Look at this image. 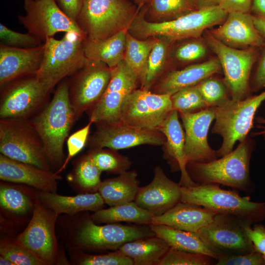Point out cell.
Masks as SVG:
<instances>
[{
    "mask_svg": "<svg viewBox=\"0 0 265 265\" xmlns=\"http://www.w3.org/2000/svg\"><path fill=\"white\" fill-rule=\"evenodd\" d=\"M29 120L42 139L51 166L61 167L64 142L75 122L68 80L58 83L51 101Z\"/></svg>",
    "mask_w": 265,
    "mask_h": 265,
    "instance_id": "1",
    "label": "cell"
},
{
    "mask_svg": "<svg viewBox=\"0 0 265 265\" xmlns=\"http://www.w3.org/2000/svg\"><path fill=\"white\" fill-rule=\"evenodd\" d=\"M256 145L255 140L247 136L235 149L219 159L205 163L188 162L187 172L198 185H222L251 193L255 186L251 179L250 164Z\"/></svg>",
    "mask_w": 265,
    "mask_h": 265,
    "instance_id": "2",
    "label": "cell"
},
{
    "mask_svg": "<svg viewBox=\"0 0 265 265\" xmlns=\"http://www.w3.org/2000/svg\"><path fill=\"white\" fill-rule=\"evenodd\" d=\"M228 13L219 5L195 10L175 19L163 22H150L145 17V8H141L128 32L134 37L145 40L162 36L171 41L200 37L205 30L223 23Z\"/></svg>",
    "mask_w": 265,
    "mask_h": 265,
    "instance_id": "3",
    "label": "cell"
},
{
    "mask_svg": "<svg viewBox=\"0 0 265 265\" xmlns=\"http://www.w3.org/2000/svg\"><path fill=\"white\" fill-rule=\"evenodd\" d=\"M86 37L68 32L60 40L52 37L45 41L42 63L35 77L47 92L50 93L65 78L72 76L86 64L88 59L83 45Z\"/></svg>",
    "mask_w": 265,
    "mask_h": 265,
    "instance_id": "4",
    "label": "cell"
},
{
    "mask_svg": "<svg viewBox=\"0 0 265 265\" xmlns=\"http://www.w3.org/2000/svg\"><path fill=\"white\" fill-rule=\"evenodd\" d=\"M181 201L201 206L216 214L235 216L250 224L265 219V202L251 200L235 190H225L216 184L181 186Z\"/></svg>",
    "mask_w": 265,
    "mask_h": 265,
    "instance_id": "5",
    "label": "cell"
},
{
    "mask_svg": "<svg viewBox=\"0 0 265 265\" xmlns=\"http://www.w3.org/2000/svg\"><path fill=\"white\" fill-rule=\"evenodd\" d=\"M139 9L129 0H84L76 22L87 38L101 40L128 30Z\"/></svg>",
    "mask_w": 265,
    "mask_h": 265,
    "instance_id": "6",
    "label": "cell"
},
{
    "mask_svg": "<svg viewBox=\"0 0 265 265\" xmlns=\"http://www.w3.org/2000/svg\"><path fill=\"white\" fill-rule=\"evenodd\" d=\"M265 101V90L241 100L230 99L215 107V122L211 132L222 138V144L216 150L218 157L231 152L237 142H240L248 136L256 112Z\"/></svg>",
    "mask_w": 265,
    "mask_h": 265,
    "instance_id": "7",
    "label": "cell"
},
{
    "mask_svg": "<svg viewBox=\"0 0 265 265\" xmlns=\"http://www.w3.org/2000/svg\"><path fill=\"white\" fill-rule=\"evenodd\" d=\"M205 39L219 61L231 99L241 100L251 96V72L260 49H238L230 47L214 37L209 31L206 32Z\"/></svg>",
    "mask_w": 265,
    "mask_h": 265,
    "instance_id": "8",
    "label": "cell"
},
{
    "mask_svg": "<svg viewBox=\"0 0 265 265\" xmlns=\"http://www.w3.org/2000/svg\"><path fill=\"white\" fill-rule=\"evenodd\" d=\"M0 154L51 171L44 145L29 119H0Z\"/></svg>",
    "mask_w": 265,
    "mask_h": 265,
    "instance_id": "9",
    "label": "cell"
},
{
    "mask_svg": "<svg viewBox=\"0 0 265 265\" xmlns=\"http://www.w3.org/2000/svg\"><path fill=\"white\" fill-rule=\"evenodd\" d=\"M49 94L35 76L0 85V119H29L44 107Z\"/></svg>",
    "mask_w": 265,
    "mask_h": 265,
    "instance_id": "10",
    "label": "cell"
},
{
    "mask_svg": "<svg viewBox=\"0 0 265 265\" xmlns=\"http://www.w3.org/2000/svg\"><path fill=\"white\" fill-rule=\"evenodd\" d=\"M171 96L141 88L136 89L123 101L119 122L141 129L159 131L173 110Z\"/></svg>",
    "mask_w": 265,
    "mask_h": 265,
    "instance_id": "11",
    "label": "cell"
},
{
    "mask_svg": "<svg viewBox=\"0 0 265 265\" xmlns=\"http://www.w3.org/2000/svg\"><path fill=\"white\" fill-rule=\"evenodd\" d=\"M248 222L238 217L216 214L211 222L197 233L211 251L218 256L246 254L255 251L245 230Z\"/></svg>",
    "mask_w": 265,
    "mask_h": 265,
    "instance_id": "12",
    "label": "cell"
},
{
    "mask_svg": "<svg viewBox=\"0 0 265 265\" xmlns=\"http://www.w3.org/2000/svg\"><path fill=\"white\" fill-rule=\"evenodd\" d=\"M155 236L149 226L118 223L99 225L90 217L83 220L80 226L76 240L78 245L84 250L115 251L127 242Z\"/></svg>",
    "mask_w": 265,
    "mask_h": 265,
    "instance_id": "13",
    "label": "cell"
},
{
    "mask_svg": "<svg viewBox=\"0 0 265 265\" xmlns=\"http://www.w3.org/2000/svg\"><path fill=\"white\" fill-rule=\"evenodd\" d=\"M71 76L69 93L76 122L103 96L111 79V69L104 62L88 60Z\"/></svg>",
    "mask_w": 265,
    "mask_h": 265,
    "instance_id": "14",
    "label": "cell"
},
{
    "mask_svg": "<svg viewBox=\"0 0 265 265\" xmlns=\"http://www.w3.org/2000/svg\"><path fill=\"white\" fill-rule=\"evenodd\" d=\"M26 15L18 16L27 32L45 42L59 32L86 36L77 22L67 16L54 0H24Z\"/></svg>",
    "mask_w": 265,
    "mask_h": 265,
    "instance_id": "15",
    "label": "cell"
},
{
    "mask_svg": "<svg viewBox=\"0 0 265 265\" xmlns=\"http://www.w3.org/2000/svg\"><path fill=\"white\" fill-rule=\"evenodd\" d=\"M111 69L109 84L103 96L88 111L89 121L96 125L119 122L120 112L125 98L140 83L124 59Z\"/></svg>",
    "mask_w": 265,
    "mask_h": 265,
    "instance_id": "16",
    "label": "cell"
},
{
    "mask_svg": "<svg viewBox=\"0 0 265 265\" xmlns=\"http://www.w3.org/2000/svg\"><path fill=\"white\" fill-rule=\"evenodd\" d=\"M58 216L38 199L34 204L33 214L27 226L16 240L46 265L53 264L56 260L54 226Z\"/></svg>",
    "mask_w": 265,
    "mask_h": 265,
    "instance_id": "17",
    "label": "cell"
},
{
    "mask_svg": "<svg viewBox=\"0 0 265 265\" xmlns=\"http://www.w3.org/2000/svg\"><path fill=\"white\" fill-rule=\"evenodd\" d=\"M88 138L90 149H128L142 145L162 146L165 137L159 131L139 128L121 122L96 125Z\"/></svg>",
    "mask_w": 265,
    "mask_h": 265,
    "instance_id": "18",
    "label": "cell"
},
{
    "mask_svg": "<svg viewBox=\"0 0 265 265\" xmlns=\"http://www.w3.org/2000/svg\"><path fill=\"white\" fill-rule=\"evenodd\" d=\"M185 133V154L188 162H208L217 159L208 142V135L215 119V107L191 113H179Z\"/></svg>",
    "mask_w": 265,
    "mask_h": 265,
    "instance_id": "19",
    "label": "cell"
},
{
    "mask_svg": "<svg viewBox=\"0 0 265 265\" xmlns=\"http://www.w3.org/2000/svg\"><path fill=\"white\" fill-rule=\"evenodd\" d=\"M152 181L139 187L134 201L154 216L161 215L181 201V186L169 179L160 166L154 168Z\"/></svg>",
    "mask_w": 265,
    "mask_h": 265,
    "instance_id": "20",
    "label": "cell"
},
{
    "mask_svg": "<svg viewBox=\"0 0 265 265\" xmlns=\"http://www.w3.org/2000/svg\"><path fill=\"white\" fill-rule=\"evenodd\" d=\"M44 50V42L27 48L0 44V85L15 79L35 76L41 65Z\"/></svg>",
    "mask_w": 265,
    "mask_h": 265,
    "instance_id": "21",
    "label": "cell"
},
{
    "mask_svg": "<svg viewBox=\"0 0 265 265\" xmlns=\"http://www.w3.org/2000/svg\"><path fill=\"white\" fill-rule=\"evenodd\" d=\"M159 131L165 137V141L162 145L164 158L170 165L172 172H181L179 185L183 187L198 185L191 179L186 169L187 161L185 154V133L177 110H172L162 123Z\"/></svg>",
    "mask_w": 265,
    "mask_h": 265,
    "instance_id": "22",
    "label": "cell"
},
{
    "mask_svg": "<svg viewBox=\"0 0 265 265\" xmlns=\"http://www.w3.org/2000/svg\"><path fill=\"white\" fill-rule=\"evenodd\" d=\"M209 31L221 42L235 48L260 49L265 45L250 13H229L220 26Z\"/></svg>",
    "mask_w": 265,
    "mask_h": 265,
    "instance_id": "23",
    "label": "cell"
},
{
    "mask_svg": "<svg viewBox=\"0 0 265 265\" xmlns=\"http://www.w3.org/2000/svg\"><path fill=\"white\" fill-rule=\"evenodd\" d=\"M221 71L217 57L187 66L181 70H171L164 74L150 91L157 94L172 95L181 89L196 85Z\"/></svg>",
    "mask_w": 265,
    "mask_h": 265,
    "instance_id": "24",
    "label": "cell"
},
{
    "mask_svg": "<svg viewBox=\"0 0 265 265\" xmlns=\"http://www.w3.org/2000/svg\"><path fill=\"white\" fill-rule=\"evenodd\" d=\"M0 179L27 185L44 191L56 192L57 181L61 177L57 173L11 159L0 154Z\"/></svg>",
    "mask_w": 265,
    "mask_h": 265,
    "instance_id": "25",
    "label": "cell"
},
{
    "mask_svg": "<svg viewBox=\"0 0 265 265\" xmlns=\"http://www.w3.org/2000/svg\"><path fill=\"white\" fill-rule=\"evenodd\" d=\"M216 214L198 205L181 201L163 214L153 216L151 223L197 233L211 222Z\"/></svg>",
    "mask_w": 265,
    "mask_h": 265,
    "instance_id": "26",
    "label": "cell"
},
{
    "mask_svg": "<svg viewBox=\"0 0 265 265\" xmlns=\"http://www.w3.org/2000/svg\"><path fill=\"white\" fill-rule=\"evenodd\" d=\"M38 199L45 207L58 215L61 213L73 215L88 211L95 212L103 209L105 204L98 192L68 196L42 191L39 195Z\"/></svg>",
    "mask_w": 265,
    "mask_h": 265,
    "instance_id": "27",
    "label": "cell"
},
{
    "mask_svg": "<svg viewBox=\"0 0 265 265\" xmlns=\"http://www.w3.org/2000/svg\"><path fill=\"white\" fill-rule=\"evenodd\" d=\"M169 248L165 240L155 236L127 242L117 250L131 259L133 265H158Z\"/></svg>",
    "mask_w": 265,
    "mask_h": 265,
    "instance_id": "28",
    "label": "cell"
},
{
    "mask_svg": "<svg viewBox=\"0 0 265 265\" xmlns=\"http://www.w3.org/2000/svg\"><path fill=\"white\" fill-rule=\"evenodd\" d=\"M127 32L128 30H123L101 40L86 37L83 43L86 57L104 62L110 68L114 67L124 59Z\"/></svg>",
    "mask_w": 265,
    "mask_h": 265,
    "instance_id": "29",
    "label": "cell"
},
{
    "mask_svg": "<svg viewBox=\"0 0 265 265\" xmlns=\"http://www.w3.org/2000/svg\"><path fill=\"white\" fill-rule=\"evenodd\" d=\"M136 171H127L102 181L98 192L110 207L134 201L139 188Z\"/></svg>",
    "mask_w": 265,
    "mask_h": 265,
    "instance_id": "30",
    "label": "cell"
},
{
    "mask_svg": "<svg viewBox=\"0 0 265 265\" xmlns=\"http://www.w3.org/2000/svg\"><path fill=\"white\" fill-rule=\"evenodd\" d=\"M149 226L155 235L166 241L170 247L195 253H203L217 260L218 256L210 250L197 233L186 231L159 224Z\"/></svg>",
    "mask_w": 265,
    "mask_h": 265,
    "instance_id": "31",
    "label": "cell"
},
{
    "mask_svg": "<svg viewBox=\"0 0 265 265\" xmlns=\"http://www.w3.org/2000/svg\"><path fill=\"white\" fill-rule=\"evenodd\" d=\"M153 214L138 206L134 201L102 209L91 215L96 224L119 222L133 223L138 225L151 223Z\"/></svg>",
    "mask_w": 265,
    "mask_h": 265,
    "instance_id": "32",
    "label": "cell"
},
{
    "mask_svg": "<svg viewBox=\"0 0 265 265\" xmlns=\"http://www.w3.org/2000/svg\"><path fill=\"white\" fill-rule=\"evenodd\" d=\"M155 37L145 40L136 38L128 31L124 60L142 84L147 60L155 41Z\"/></svg>",
    "mask_w": 265,
    "mask_h": 265,
    "instance_id": "33",
    "label": "cell"
},
{
    "mask_svg": "<svg viewBox=\"0 0 265 265\" xmlns=\"http://www.w3.org/2000/svg\"><path fill=\"white\" fill-rule=\"evenodd\" d=\"M155 38L154 43L147 60L144 79L140 87L148 90H150L165 74L169 47L172 42L164 37Z\"/></svg>",
    "mask_w": 265,
    "mask_h": 265,
    "instance_id": "34",
    "label": "cell"
},
{
    "mask_svg": "<svg viewBox=\"0 0 265 265\" xmlns=\"http://www.w3.org/2000/svg\"><path fill=\"white\" fill-rule=\"evenodd\" d=\"M145 8V16L156 22L175 19L196 10L190 0H151Z\"/></svg>",
    "mask_w": 265,
    "mask_h": 265,
    "instance_id": "35",
    "label": "cell"
},
{
    "mask_svg": "<svg viewBox=\"0 0 265 265\" xmlns=\"http://www.w3.org/2000/svg\"><path fill=\"white\" fill-rule=\"evenodd\" d=\"M88 154L103 172L120 174L128 171L132 162L130 159L109 148L90 149Z\"/></svg>",
    "mask_w": 265,
    "mask_h": 265,
    "instance_id": "36",
    "label": "cell"
},
{
    "mask_svg": "<svg viewBox=\"0 0 265 265\" xmlns=\"http://www.w3.org/2000/svg\"><path fill=\"white\" fill-rule=\"evenodd\" d=\"M102 171L96 165L87 154L82 157L76 164L74 179L77 185L86 193L98 192L102 183Z\"/></svg>",
    "mask_w": 265,
    "mask_h": 265,
    "instance_id": "37",
    "label": "cell"
},
{
    "mask_svg": "<svg viewBox=\"0 0 265 265\" xmlns=\"http://www.w3.org/2000/svg\"><path fill=\"white\" fill-rule=\"evenodd\" d=\"M171 98L173 109L179 113H194L208 107L197 85L180 90Z\"/></svg>",
    "mask_w": 265,
    "mask_h": 265,
    "instance_id": "38",
    "label": "cell"
},
{
    "mask_svg": "<svg viewBox=\"0 0 265 265\" xmlns=\"http://www.w3.org/2000/svg\"><path fill=\"white\" fill-rule=\"evenodd\" d=\"M197 86L208 107L219 106L231 99L224 80L212 76L204 80Z\"/></svg>",
    "mask_w": 265,
    "mask_h": 265,
    "instance_id": "39",
    "label": "cell"
},
{
    "mask_svg": "<svg viewBox=\"0 0 265 265\" xmlns=\"http://www.w3.org/2000/svg\"><path fill=\"white\" fill-rule=\"evenodd\" d=\"M0 203L2 208L17 214H24L32 207L31 200L25 193L4 185L0 186Z\"/></svg>",
    "mask_w": 265,
    "mask_h": 265,
    "instance_id": "40",
    "label": "cell"
},
{
    "mask_svg": "<svg viewBox=\"0 0 265 265\" xmlns=\"http://www.w3.org/2000/svg\"><path fill=\"white\" fill-rule=\"evenodd\" d=\"M214 260L215 259L203 253L170 247L158 265H209L213 264Z\"/></svg>",
    "mask_w": 265,
    "mask_h": 265,
    "instance_id": "41",
    "label": "cell"
},
{
    "mask_svg": "<svg viewBox=\"0 0 265 265\" xmlns=\"http://www.w3.org/2000/svg\"><path fill=\"white\" fill-rule=\"evenodd\" d=\"M0 253L15 265H44L45 263L27 248L14 242L0 243Z\"/></svg>",
    "mask_w": 265,
    "mask_h": 265,
    "instance_id": "42",
    "label": "cell"
},
{
    "mask_svg": "<svg viewBox=\"0 0 265 265\" xmlns=\"http://www.w3.org/2000/svg\"><path fill=\"white\" fill-rule=\"evenodd\" d=\"M0 44L4 45L22 48L34 47L43 44L38 37L27 32L23 33L8 28L3 24H0Z\"/></svg>",
    "mask_w": 265,
    "mask_h": 265,
    "instance_id": "43",
    "label": "cell"
},
{
    "mask_svg": "<svg viewBox=\"0 0 265 265\" xmlns=\"http://www.w3.org/2000/svg\"><path fill=\"white\" fill-rule=\"evenodd\" d=\"M77 263L81 265H133L131 259L117 250L100 255L80 254Z\"/></svg>",
    "mask_w": 265,
    "mask_h": 265,
    "instance_id": "44",
    "label": "cell"
},
{
    "mask_svg": "<svg viewBox=\"0 0 265 265\" xmlns=\"http://www.w3.org/2000/svg\"><path fill=\"white\" fill-rule=\"evenodd\" d=\"M91 121L83 128L70 135L67 139V156L62 167L57 173L64 169L71 159L79 153L85 147L89 138Z\"/></svg>",
    "mask_w": 265,
    "mask_h": 265,
    "instance_id": "45",
    "label": "cell"
},
{
    "mask_svg": "<svg viewBox=\"0 0 265 265\" xmlns=\"http://www.w3.org/2000/svg\"><path fill=\"white\" fill-rule=\"evenodd\" d=\"M207 50L206 45L198 40L183 43L175 52L176 58L183 63L198 60L205 56Z\"/></svg>",
    "mask_w": 265,
    "mask_h": 265,
    "instance_id": "46",
    "label": "cell"
},
{
    "mask_svg": "<svg viewBox=\"0 0 265 265\" xmlns=\"http://www.w3.org/2000/svg\"><path fill=\"white\" fill-rule=\"evenodd\" d=\"M216 261V265H265L263 255L256 250L246 254L219 255Z\"/></svg>",
    "mask_w": 265,
    "mask_h": 265,
    "instance_id": "47",
    "label": "cell"
},
{
    "mask_svg": "<svg viewBox=\"0 0 265 265\" xmlns=\"http://www.w3.org/2000/svg\"><path fill=\"white\" fill-rule=\"evenodd\" d=\"M255 70L250 79L252 92H258L265 88V45L260 49Z\"/></svg>",
    "mask_w": 265,
    "mask_h": 265,
    "instance_id": "48",
    "label": "cell"
},
{
    "mask_svg": "<svg viewBox=\"0 0 265 265\" xmlns=\"http://www.w3.org/2000/svg\"><path fill=\"white\" fill-rule=\"evenodd\" d=\"M245 230L254 245L255 250L265 255V226L256 223L254 224L253 228L251 225L246 226Z\"/></svg>",
    "mask_w": 265,
    "mask_h": 265,
    "instance_id": "49",
    "label": "cell"
},
{
    "mask_svg": "<svg viewBox=\"0 0 265 265\" xmlns=\"http://www.w3.org/2000/svg\"><path fill=\"white\" fill-rule=\"evenodd\" d=\"M252 0H220L219 6L227 13H250Z\"/></svg>",
    "mask_w": 265,
    "mask_h": 265,
    "instance_id": "50",
    "label": "cell"
},
{
    "mask_svg": "<svg viewBox=\"0 0 265 265\" xmlns=\"http://www.w3.org/2000/svg\"><path fill=\"white\" fill-rule=\"evenodd\" d=\"M61 10L70 19L76 21L84 0H54Z\"/></svg>",
    "mask_w": 265,
    "mask_h": 265,
    "instance_id": "51",
    "label": "cell"
},
{
    "mask_svg": "<svg viewBox=\"0 0 265 265\" xmlns=\"http://www.w3.org/2000/svg\"><path fill=\"white\" fill-rule=\"evenodd\" d=\"M250 13L253 16L265 18V0H252Z\"/></svg>",
    "mask_w": 265,
    "mask_h": 265,
    "instance_id": "52",
    "label": "cell"
},
{
    "mask_svg": "<svg viewBox=\"0 0 265 265\" xmlns=\"http://www.w3.org/2000/svg\"><path fill=\"white\" fill-rule=\"evenodd\" d=\"M196 10L219 5L220 0H190Z\"/></svg>",
    "mask_w": 265,
    "mask_h": 265,
    "instance_id": "53",
    "label": "cell"
},
{
    "mask_svg": "<svg viewBox=\"0 0 265 265\" xmlns=\"http://www.w3.org/2000/svg\"><path fill=\"white\" fill-rule=\"evenodd\" d=\"M255 26L265 41V18L253 16Z\"/></svg>",
    "mask_w": 265,
    "mask_h": 265,
    "instance_id": "54",
    "label": "cell"
},
{
    "mask_svg": "<svg viewBox=\"0 0 265 265\" xmlns=\"http://www.w3.org/2000/svg\"><path fill=\"white\" fill-rule=\"evenodd\" d=\"M255 120L258 124V127L262 129V130L259 132H251L250 133L251 137L265 134V118L262 116H258L255 118Z\"/></svg>",
    "mask_w": 265,
    "mask_h": 265,
    "instance_id": "55",
    "label": "cell"
},
{
    "mask_svg": "<svg viewBox=\"0 0 265 265\" xmlns=\"http://www.w3.org/2000/svg\"><path fill=\"white\" fill-rule=\"evenodd\" d=\"M133 2L139 8H141L147 5L151 0H132Z\"/></svg>",
    "mask_w": 265,
    "mask_h": 265,
    "instance_id": "56",
    "label": "cell"
},
{
    "mask_svg": "<svg viewBox=\"0 0 265 265\" xmlns=\"http://www.w3.org/2000/svg\"><path fill=\"white\" fill-rule=\"evenodd\" d=\"M0 265H15L10 260L7 258L0 255Z\"/></svg>",
    "mask_w": 265,
    "mask_h": 265,
    "instance_id": "57",
    "label": "cell"
},
{
    "mask_svg": "<svg viewBox=\"0 0 265 265\" xmlns=\"http://www.w3.org/2000/svg\"><path fill=\"white\" fill-rule=\"evenodd\" d=\"M262 135H263V138H264V140H265V134H263Z\"/></svg>",
    "mask_w": 265,
    "mask_h": 265,
    "instance_id": "58",
    "label": "cell"
},
{
    "mask_svg": "<svg viewBox=\"0 0 265 265\" xmlns=\"http://www.w3.org/2000/svg\"><path fill=\"white\" fill-rule=\"evenodd\" d=\"M264 261H265V255H263Z\"/></svg>",
    "mask_w": 265,
    "mask_h": 265,
    "instance_id": "59",
    "label": "cell"
}]
</instances>
